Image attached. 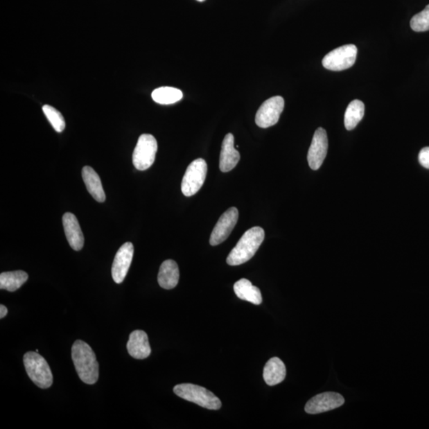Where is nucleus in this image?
I'll use <instances>...</instances> for the list:
<instances>
[{"mask_svg":"<svg viewBox=\"0 0 429 429\" xmlns=\"http://www.w3.org/2000/svg\"><path fill=\"white\" fill-rule=\"evenodd\" d=\"M72 360L81 381L92 385L99 378V362L91 347L82 340H77L72 347Z\"/></svg>","mask_w":429,"mask_h":429,"instance_id":"1","label":"nucleus"},{"mask_svg":"<svg viewBox=\"0 0 429 429\" xmlns=\"http://www.w3.org/2000/svg\"><path fill=\"white\" fill-rule=\"evenodd\" d=\"M265 238V231L262 227H254L249 229L227 258L229 265H238L248 262L257 252Z\"/></svg>","mask_w":429,"mask_h":429,"instance_id":"2","label":"nucleus"},{"mask_svg":"<svg viewBox=\"0 0 429 429\" xmlns=\"http://www.w3.org/2000/svg\"><path fill=\"white\" fill-rule=\"evenodd\" d=\"M173 392L178 397L202 406L203 408L211 410H218L221 408L222 404L219 398H217L211 391L200 385L190 383L179 384L173 388Z\"/></svg>","mask_w":429,"mask_h":429,"instance_id":"3","label":"nucleus"},{"mask_svg":"<svg viewBox=\"0 0 429 429\" xmlns=\"http://www.w3.org/2000/svg\"><path fill=\"white\" fill-rule=\"evenodd\" d=\"M27 374L37 387L42 389L50 388L53 384V374L48 362L37 352L29 351L24 357Z\"/></svg>","mask_w":429,"mask_h":429,"instance_id":"4","label":"nucleus"},{"mask_svg":"<svg viewBox=\"0 0 429 429\" xmlns=\"http://www.w3.org/2000/svg\"><path fill=\"white\" fill-rule=\"evenodd\" d=\"M157 151V143L153 135H141L133 153V164L138 170L149 169L154 164Z\"/></svg>","mask_w":429,"mask_h":429,"instance_id":"5","label":"nucleus"},{"mask_svg":"<svg viewBox=\"0 0 429 429\" xmlns=\"http://www.w3.org/2000/svg\"><path fill=\"white\" fill-rule=\"evenodd\" d=\"M207 172V163L203 159H195L188 166L182 182V191L186 197H192L202 189Z\"/></svg>","mask_w":429,"mask_h":429,"instance_id":"6","label":"nucleus"},{"mask_svg":"<svg viewBox=\"0 0 429 429\" xmlns=\"http://www.w3.org/2000/svg\"><path fill=\"white\" fill-rule=\"evenodd\" d=\"M357 51V47L352 44L336 48L324 58V67L331 71H343L349 69L356 63Z\"/></svg>","mask_w":429,"mask_h":429,"instance_id":"7","label":"nucleus"},{"mask_svg":"<svg viewBox=\"0 0 429 429\" xmlns=\"http://www.w3.org/2000/svg\"><path fill=\"white\" fill-rule=\"evenodd\" d=\"M285 100L281 96H274L265 100L259 107L255 116V123L261 128H268L279 121L284 110Z\"/></svg>","mask_w":429,"mask_h":429,"instance_id":"8","label":"nucleus"},{"mask_svg":"<svg viewBox=\"0 0 429 429\" xmlns=\"http://www.w3.org/2000/svg\"><path fill=\"white\" fill-rule=\"evenodd\" d=\"M329 140L327 132L324 128H318L313 135L310 148L308 152V162L313 170H317L322 166L327 156Z\"/></svg>","mask_w":429,"mask_h":429,"instance_id":"9","label":"nucleus"},{"mask_svg":"<svg viewBox=\"0 0 429 429\" xmlns=\"http://www.w3.org/2000/svg\"><path fill=\"white\" fill-rule=\"evenodd\" d=\"M345 403L343 396L338 393L326 392L317 394L309 400L305 410L308 414H319L339 408Z\"/></svg>","mask_w":429,"mask_h":429,"instance_id":"10","label":"nucleus"},{"mask_svg":"<svg viewBox=\"0 0 429 429\" xmlns=\"http://www.w3.org/2000/svg\"><path fill=\"white\" fill-rule=\"evenodd\" d=\"M238 219V211L233 207L227 210L220 216L218 222L216 225L210 237V244L211 246L219 245L225 241L230 236L233 229L236 227Z\"/></svg>","mask_w":429,"mask_h":429,"instance_id":"11","label":"nucleus"},{"mask_svg":"<svg viewBox=\"0 0 429 429\" xmlns=\"http://www.w3.org/2000/svg\"><path fill=\"white\" fill-rule=\"evenodd\" d=\"M134 255V246L132 243L128 242L119 249L112 264V274L113 280L117 284L124 281L132 264Z\"/></svg>","mask_w":429,"mask_h":429,"instance_id":"12","label":"nucleus"},{"mask_svg":"<svg viewBox=\"0 0 429 429\" xmlns=\"http://www.w3.org/2000/svg\"><path fill=\"white\" fill-rule=\"evenodd\" d=\"M240 160V155L235 148L234 135L231 133L227 134L222 143L220 169L224 173L229 172L234 169Z\"/></svg>","mask_w":429,"mask_h":429,"instance_id":"13","label":"nucleus"},{"mask_svg":"<svg viewBox=\"0 0 429 429\" xmlns=\"http://www.w3.org/2000/svg\"><path fill=\"white\" fill-rule=\"evenodd\" d=\"M63 227L67 240L74 251H80L84 247L83 232L75 215L67 213L62 217Z\"/></svg>","mask_w":429,"mask_h":429,"instance_id":"14","label":"nucleus"},{"mask_svg":"<svg viewBox=\"0 0 429 429\" xmlns=\"http://www.w3.org/2000/svg\"><path fill=\"white\" fill-rule=\"evenodd\" d=\"M129 355L137 360H144L151 353L148 335L144 331L135 330L130 333L127 344Z\"/></svg>","mask_w":429,"mask_h":429,"instance_id":"15","label":"nucleus"},{"mask_svg":"<svg viewBox=\"0 0 429 429\" xmlns=\"http://www.w3.org/2000/svg\"><path fill=\"white\" fill-rule=\"evenodd\" d=\"M180 278L178 265L175 261L169 259L161 265L157 281L159 286L165 290H172L175 288Z\"/></svg>","mask_w":429,"mask_h":429,"instance_id":"16","label":"nucleus"},{"mask_svg":"<svg viewBox=\"0 0 429 429\" xmlns=\"http://www.w3.org/2000/svg\"><path fill=\"white\" fill-rule=\"evenodd\" d=\"M82 177L87 189L96 202H105L106 200L104 188L99 175L90 166H85L82 170Z\"/></svg>","mask_w":429,"mask_h":429,"instance_id":"17","label":"nucleus"},{"mask_svg":"<svg viewBox=\"0 0 429 429\" xmlns=\"http://www.w3.org/2000/svg\"><path fill=\"white\" fill-rule=\"evenodd\" d=\"M286 376V368L279 358L274 357L267 362L264 367L263 378L265 383L271 387L283 382Z\"/></svg>","mask_w":429,"mask_h":429,"instance_id":"18","label":"nucleus"},{"mask_svg":"<svg viewBox=\"0 0 429 429\" xmlns=\"http://www.w3.org/2000/svg\"><path fill=\"white\" fill-rule=\"evenodd\" d=\"M234 291L240 299L247 301L259 306L263 302L262 293L258 287L252 285V282L246 279H242L236 282Z\"/></svg>","mask_w":429,"mask_h":429,"instance_id":"19","label":"nucleus"},{"mask_svg":"<svg viewBox=\"0 0 429 429\" xmlns=\"http://www.w3.org/2000/svg\"><path fill=\"white\" fill-rule=\"evenodd\" d=\"M28 280V274L23 270L10 271L0 274V289L15 292Z\"/></svg>","mask_w":429,"mask_h":429,"instance_id":"20","label":"nucleus"},{"mask_svg":"<svg viewBox=\"0 0 429 429\" xmlns=\"http://www.w3.org/2000/svg\"><path fill=\"white\" fill-rule=\"evenodd\" d=\"M365 105L363 102L358 100H353L347 106L345 116L344 125L347 130H351L356 128L363 116H365Z\"/></svg>","mask_w":429,"mask_h":429,"instance_id":"21","label":"nucleus"},{"mask_svg":"<svg viewBox=\"0 0 429 429\" xmlns=\"http://www.w3.org/2000/svg\"><path fill=\"white\" fill-rule=\"evenodd\" d=\"M152 99L159 105H173L182 99L183 94L180 89L172 87H161L152 92Z\"/></svg>","mask_w":429,"mask_h":429,"instance_id":"22","label":"nucleus"},{"mask_svg":"<svg viewBox=\"0 0 429 429\" xmlns=\"http://www.w3.org/2000/svg\"><path fill=\"white\" fill-rule=\"evenodd\" d=\"M42 110L53 129L57 132H62L65 128V121L62 113L58 112L56 108L47 105L43 106Z\"/></svg>","mask_w":429,"mask_h":429,"instance_id":"23","label":"nucleus"},{"mask_svg":"<svg viewBox=\"0 0 429 429\" xmlns=\"http://www.w3.org/2000/svg\"><path fill=\"white\" fill-rule=\"evenodd\" d=\"M410 26L416 32L429 30V4L422 10L412 18Z\"/></svg>","mask_w":429,"mask_h":429,"instance_id":"24","label":"nucleus"},{"mask_svg":"<svg viewBox=\"0 0 429 429\" xmlns=\"http://www.w3.org/2000/svg\"><path fill=\"white\" fill-rule=\"evenodd\" d=\"M420 164L429 170V148H423L419 154Z\"/></svg>","mask_w":429,"mask_h":429,"instance_id":"25","label":"nucleus"},{"mask_svg":"<svg viewBox=\"0 0 429 429\" xmlns=\"http://www.w3.org/2000/svg\"><path fill=\"white\" fill-rule=\"evenodd\" d=\"M8 308L6 306L3 305L0 306V319H3L7 316L8 314Z\"/></svg>","mask_w":429,"mask_h":429,"instance_id":"26","label":"nucleus"},{"mask_svg":"<svg viewBox=\"0 0 429 429\" xmlns=\"http://www.w3.org/2000/svg\"><path fill=\"white\" fill-rule=\"evenodd\" d=\"M197 1H198V2H204L205 0H197Z\"/></svg>","mask_w":429,"mask_h":429,"instance_id":"27","label":"nucleus"}]
</instances>
